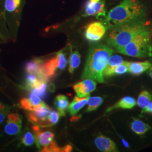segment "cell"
<instances>
[{"mask_svg": "<svg viewBox=\"0 0 152 152\" xmlns=\"http://www.w3.org/2000/svg\"><path fill=\"white\" fill-rule=\"evenodd\" d=\"M56 58L58 63V68L61 70L64 69L68 63L66 54L63 52V50H61L57 53Z\"/></svg>", "mask_w": 152, "mask_h": 152, "instance_id": "obj_24", "label": "cell"}, {"mask_svg": "<svg viewBox=\"0 0 152 152\" xmlns=\"http://www.w3.org/2000/svg\"><path fill=\"white\" fill-rule=\"evenodd\" d=\"M72 149V147L69 145H68L63 149H62V152H71Z\"/></svg>", "mask_w": 152, "mask_h": 152, "instance_id": "obj_33", "label": "cell"}, {"mask_svg": "<svg viewBox=\"0 0 152 152\" xmlns=\"http://www.w3.org/2000/svg\"><path fill=\"white\" fill-rule=\"evenodd\" d=\"M107 30L103 23L92 22L87 25L86 28L85 37L89 41L96 42L103 37Z\"/></svg>", "mask_w": 152, "mask_h": 152, "instance_id": "obj_7", "label": "cell"}, {"mask_svg": "<svg viewBox=\"0 0 152 152\" xmlns=\"http://www.w3.org/2000/svg\"><path fill=\"white\" fill-rule=\"evenodd\" d=\"M113 50L102 44H94L90 47L82 79L89 78L103 83L104 71Z\"/></svg>", "mask_w": 152, "mask_h": 152, "instance_id": "obj_3", "label": "cell"}, {"mask_svg": "<svg viewBox=\"0 0 152 152\" xmlns=\"http://www.w3.org/2000/svg\"><path fill=\"white\" fill-rule=\"evenodd\" d=\"M55 107L58 109L61 116H64L65 111L69 107V100L64 95H58L55 100Z\"/></svg>", "mask_w": 152, "mask_h": 152, "instance_id": "obj_17", "label": "cell"}, {"mask_svg": "<svg viewBox=\"0 0 152 152\" xmlns=\"http://www.w3.org/2000/svg\"><path fill=\"white\" fill-rule=\"evenodd\" d=\"M131 130L136 134L142 135L151 129V127L146 123L137 118H134L131 124Z\"/></svg>", "mask_w": 152, "mask_h": 152, "instance_id": "obj_15", "label": "cell"}, {"mask_svg": "<svg viewBox=\"0 0 152 152\" xmlns=\"http://www.w3.org/2000/svg\"><path fill=\"white\" fill-rule=\"evenodd\" d=\"M60 115H61L59 113V112L51 110V111L49 114V118H48L50 126L56 124L59 120Z\"/></svg>", "mask_w": 152, "mask_h": 152, "instance_id": "obj_27", "label": "cell"}, {"mask_svg": "<svg viewBox=\"0 0 152 152\" xmlns=\"http://www.w3.org/2000/svg\"><path fill=\"white\" fill-rule=\"evenodd\" d=\"M142 112L150 113L152 114V102L149 103V104L145 108L143 109Z\"/></svg>", "mask_w": 152, "mask_h": 152, "instance_id": "obj_32", "label": "cell"}, {"mask_svg": "<svg viewBox=\"0 0 152 152\" xmlns=\"http://www.w3.org/2000/svg\"><path fill=\"white\" fill-rule=\"evenodd\" d=\"M58 68V63L56 56L42 63L41 71L38 75L44 76L48 80L54 75L55 71Z\"/></svg>", "mask_w": 152, "mask_h": 152, "instance_id": "obj_12", "label": "cell"}, {"mask_svg": "<svg viewBox=\"0 0 152 152\" xmlns=\"http://www.w3.org/2000/svg\"><path fill=\"white\" fill-rule=\"evenodd\" d=\"M96 83L94 80L86 78L84 79L83 81L76 83L73 86V89L77 96L80 98H85L90 96V93L96 89Z\"/></svg>", "mask_w": 152, "mask_h": 152, "instance_id": "obj_10", "label": "cell"}, {"mask_svg": "<svg viewBox=\"0 0 152 152\" xmlns=\"http://www.w3.org/2000/svg\"><path fill=\"white\" fill-rule=\"evenodd\" d=\"M51 110L48 105L42 102L41 103L34 107L32 110L28 113V120L31 123L38 126H50L48 118Z\"/></svg>", "mask_w": 152, "mask_h": 152, "instance_id": "obj_5", "label": "cell"}, {"mask_svg": "<svg viewBox=\"0 0 152 152\" xmlns=\"http://www.w3.org/2000/svg\"><path fill=\"white\" fill-rule=\"evenodd\" d=\"M46 83L47 82H45L43 84L40 85L39 86L34 88L32 90H31V91L33 93L38 95V96L44 98V96H45V95H46V88H47Z\"/></svg>", "mask_w": 152, "mask_h": 152, "instance_id": "obj_28", "label": "cell"}, {"mask_svg": "<svg viewBox=\"0 0 152 152\" xmlns=\"http://www.w3.org/2000/svg\"><path fill=\"white\" fill-rule=\"evenodd\" d=\"M128 72L134 75H140L142 73L148 71L152 64L148 61H139V62H128L127 61Z\"/></svg>", "mask_w": 152, "mask_h": 152, "instance_id": "obj_13", "label": "cell"}, {"mask_svg": "<svg viewBox=\"0 0 152 152\" xmlns=\"http://www.w3.org/2000/svg\"><path fill=\"white\" fill-rule=\"evenodd\" d=\"M103 102V98L100 96L89 97L87 100V108L86 112H92L95 110Z\"/></svg>", "mask_w": 152, "mask_h": 152, "instance_id": "obj_22", "label": "cell"}, {"mask_svg": "<svg viewBox=\"0 0 152 152\" xmlns=\"http://www.w3.org/2000/svg\"><path fill=\"white\" fill-rule=\"evenodd\" d=\"M42 61L40 59H34L27 63L26 65V71L28 73L38 75L41 71Z\"/></svg>", "mask_w": 152, "mask_h": 152, "instance_id": "obj_19", "label": "cell"}, {"mask_svg": "<svg viewBox=\"0 0 152 152\" xmlns=\"http://www.w3.org/2000/svg\"><path fill=\"white\" fill-rule=\"evenodd\" d=\"M122 140L123 141V143H124V144L125 145V147H127V148H129V144L127 143V141H125V140H124V139H122Z\"/></svg>", "mask_w": 152, "mask_h": 152, "instance_id": "obj_35", "label": "cell"}, {"mask_svg": "<svg viewBox=\"0 0 152 152\" xmlns=\"http://www.w3.org/2000/svg\"><path fill=\"white\" fill-rule=\"evenodd\" d=\"M28 99L29 103L31 104V105L32 106L33 109L34 107L37 105L42 102V101L41 100L39 96H38V95H36L35 94H34L33 92L31 93V94L29 95V98Z\"/></svg>", "mask_w": 152, "mask_h": 152, "instance_id": "obj_29", "label": "cell"}, {"mask_svg": "<svg viewBox=\"0 0 152 152\" xmlns=\"http://www.w3.org/2000/svg\"><path fill=\"white\" fill-rule=\"evenodd\" d=\"M151 27L149 21L141 18L108 29L106 43L117 51L129 44L137 34Z\"/></svg>", "mask_w": 152, "mask_h": 152, "instance_id": "obj_2", "label": "cell"}, {"mask_svg": "<svg viewBox=\"0 0 152 152\" xmlns=\"http://www.w3.org/2000/svg\"><path fill=\"white\" fill-rule=\"evenodd\" d=\"M124 61L123 60L122 58L118 55H111L107 65L106 66L105 70L104 71V77H109V74L115 66L120 65V64L122 63Z\"/></svg>", "mask_w": 152, "mask_h": 152, "instance_id": "obj_18", "label": "cell"}, {"mask_svg": "<svg viewBox=\"0 0 152 152\" xmlns=\"http://www.w3.org/2000/svg\"><path fill=\"white\" fill-rule=\"evenodd\" d=\"M90 2H99V1H100L102 0H89Z\"/></svg>", "mask_w": 152, "mask_h": 152, "instance_id": "obj_36", "label": "cell"}, {"mask_svg": "<svg viewBox=\"0 0 152 152\" xmlns=\"http://www.w3.org/2000/svg\"><path fill=\"white\" fill-rule=\"evenodd\" d=\"M22 117L18 113H10L7 115L5 131L10 135H15L20 133L22 128Z\"/></svg>", "mask_w": 152, "mask_h": 152, "instance_id": "obj_9", "label": "cell"}, {"mask_svg": "<svg viewBox=\"0 0 152 152\" xmlns=\"http://www.w3.org/2000/svg\"><path fill=\"white\" fill-rule=\"evenodd\" d=\"M152 95L151 94L147 91H143L139 94L137 100V104L141 108L144 109L151 102Z\"/></svg>", "mask_w": 152, "mask_h": 152, "instance_id": "obj_20", "label": "cell"}, {"mask_svg": "<svg viewBox=\"0 0 152 152\" xmlns=\"http://www.w3.org/2000/svg\"><path fill=\"white\" fill-rule=\"evenodd\" d=\"M145 10L139 0H123L102 20L107 30L124 23L144 18Z\"/></svg>", "mask_w": 152, "mask_h": 152, "instance_id": "obj_1", "label": "cell"}, {"mask_svg": "<svg viewBox=\"0 0 152 152\" xmlns=\"http://www.w3.org/2000/svg\"><path fill=\"white\" fill-rule=\"evenodd\" d=\"M105 5L104 1L91 2L88 0L85 6L83 16H95L98 19L103 20L106 16Z\"/></svg>", "mask_w": 152, "mask_h": 152, "instance_id": "obj_8", "label": "cell"}, {"mask_svg": "<svg viewBox=\"0 0 152 152\" xmlns=\"http://www.w3.org/2000/svg\"><path fill=\"white\" fill-rule=\"evenodd\" d=\"M148 75L150 76L151 77V78L152 79V64L151 66V67L149 68V69L148 70Z\"/></svg>", "mask_w": 152, "mask_h": 152, "instance_id": "obj_34", "label": "cell"}, {"mask_svg": "<svg viewBox=\"0 0 152 152\" xmlns=\"http://www.w3.org/2000/svg\"><path fill=\"white\" fill-rule=\"evenodd\" d=\"M136 104V100L134 98H132L131 96H125L124 98H122L114 106L108 108L107 112L117 108L130 109L134 107Z\"/></svg>", "mask_w": 152, "mask_h": 152, "instance_id": "obj_16", "label": "cell"}, {"mask_svg": "<svg viewBox=\"0 0 152 152\" xmlns=\"http://www.w3.org/2000/svg\"><path fill=\"white\" fill-rule=\"evenodd\" d=\"M81 62V55L78 51H75L71 54L69 58V72L71 73H73L75 70L80 64Z\"/></svg>", "mask_w": 152, "mask_h": 152, "instance_id": "obj_21", "label": "cell"}, {"mask_svg": "<svg viewBox=\"0 0 152 152\" xmlns=\"http://www.w3.org/2000/svg\"><path fill=\"white\" fill-rule=\"evenodd\" d=\"M127 72H128V68L127 65V61H124L120 65L115 66L114 69L111 71L109 74V77L114 76V75H120L125 74Z\"/></svg>", "mask_w": 152, "mask_h": 152, "instance_id": "obj_23", "label": "cell"}, {"mask_svg": "<svg viewBox=\"0 0 152 152\" xmlns=\"http://www.w3.org/2000/svg\"><path fill=\"white\" fill-rule=\"evenodd\" d=\"M117 51L123 54L139 58L152 56V28L137 34L129 44Z\"/></svg>", "mask_w": 152, "mask_h": 152, "instance_id": "obj_4", "label": "cell"}, {"mask_svg": "<svg viewBox=\"0 0 152 152\" xmlns=\"http://www.w3.org/2000/svg\"><path fill=\"white\" fill-rule=\"evenodd\" d=\"M21 3V0H6V10L9 12L15 11L19 7Z\"/></svg>", "mask_w": 152, "mask_h": 152, "instance_id": "obj_25", "label": "cell"}, {"mask_svg": "<svg viewBox=\"0 0 152 152\" xmlns=\"http://www.w3.org/2000/svg\"><path fill=\"white\" fill-rule=\"evenodd\" d=\"M89 97L90 96L80 98L77 96H76L68 107L69 112L71 115H75L85 105Z\"/></svg>", "mask_w": 152, "mask_h": 152, "instance_id": "obj_14", "label": "cell"}, {"mask_svg": "<svg viewBox=\"0 0 152 152\" xmlns=\"http://www.w3.org/2000/svg\"><path fill=\"white\" fill-rule=\"evenodd\" d=\"M32 130L37 147L41 149V152H48L49 147L54 142V133L49 131H42L38 126H33Z\"/></svg>", "mask_w": 152, "mask_h": 152, "instance_id": "obj_6", "label": "cell"}, {"mask_svg": "<svg viewBox=\"0 0 152 152\" xmlns=\"http://www.w3.org/2000/svg\"><path fill=\"white\" fill-rule=\"evenodd\" d=\"M35 141L34 135L29 131H27L25 133L22 139V143L25 146H31L33 145Z\"/></svg>", "mask_w": 152, "mask_h": 152, "instance_id": "obj_26", "label": "cell"}, {"mask_svg": "<svg viewBox=\"0 0 152 152\" xmlns=\"http://www.w3.org/2000/svg\"><path fill=\"white\" fill-rule=\"evenodd\" d=\"M8 112V109L5 106L0 103V124L2 123L5 120Z\"/></svg>", "mask_w": 152, "mask_h": 152, "instance_id": "obj_31", "label": "cell"}, {"mask_svg": "<svg viewBox=\"0 0 152 152\" xmlns=\"http://www.w3.org/2000/svg\"><path fill=\"white\" fill-rule=\"evenodd\" d=\"M20 108L26 109V110H28L30 111L32 110V106L29 103L28 99L26 98H23L21 100L20 103Z\"/></svg>", "mask_w": 152, "mask_h": 152, "instance_id": "obj_30", "label": "cell"}, {"mask_svg": "<svg viewBox=\"0 0 152 152\" xmlns=\"http://www.w3.org/2000/svg\"><path fill=\"white\" fill-rule=\"evenodd\" d=\"M95 144L98 149L102 152H117L118 151L114 142L105 136L102 135L98 136L95 139Z\"/></svg>", "mask_w": 152, "mask_h": 152, "instance_id": "obj_11", "label": "cell"}]
</instances>
